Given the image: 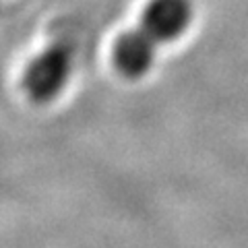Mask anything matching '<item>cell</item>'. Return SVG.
Listing matches in <instances>:
<instances>
[{
	"instance_id": "obj_1",
	"label": "cell",
	"mask_w": 248,
	"mask_h": 248,
	"mask_svg": "<svg viewBox=\"0 0 248 248\" xmlns=\"http://www.w3.org/2000/svg\"><path fill=\"white\" fill-rule=\"evenodd\" d=\"M73 52L54 44L29 62L25 71V89L37 102H50L66 87L73 75Z\"/></svg>"
},
{
	"instance_id": "obj_2",
	"label": "cell",
	"mask_w": 248,
	"mask_h": 248,
	"mask_svg": "<svg viewBox=\"0 0 248 248\" xmlns=\"http://www.w3.org/2000/svg\"><path fill=\"white\" fill-rule=\"evenodd\" d=\"M195 17L192 0H149L141 27L161 42H174L186 33Z\"/></svg>"
},
{
	"instance_id": "obj_3",
	"label": "cell",
	"mask_w": 248,
	"mask_h": 248,
	"mask_svg": "<svg viewBox=\"0 0 248 248\" xmlns=\"http://www.w3.org/2000/svg\"><path fill=\"white\" fill-rule=\"evenodd\" d=\"M157 44L159 42L143 27L124 31L114 46V62L118 71L130 79L147 75L157 58Z\"/></svg>"
}]
</instances>
